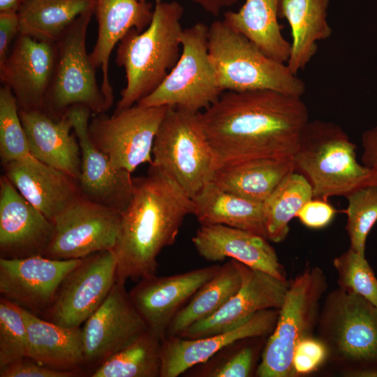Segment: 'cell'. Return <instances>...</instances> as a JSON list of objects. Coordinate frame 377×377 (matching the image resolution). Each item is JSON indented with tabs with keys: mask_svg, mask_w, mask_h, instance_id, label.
Returning a JSON list of instances; mask_svg holds the SVG:
<instances>
[{
	"mask_svg": "<svg viewBox=\"0 0 377 377\" xmlns=\"http://www.w3.org/2000/svg\"><path fill=\"white\" fill-rule=\"evenodd\" d=\"M198 114L217 168L293 157L309 121L301 98L272 90L226 91Z\"/></svg>",
	"mask_w": 377,
	"mask_h": 377,
	"instance_id": "6da1fadb",
	"label": "cell"
},
{
	"mask_svg": "<svg viewBox=\"0 0 377 377\" xmlns=\"http://www.w3.org/2000/svg\"><path fill=\"white\" fill-rule=\"evenodd\" d=\"M161 341L146 330L114 353L90 374L91 377H160Z\"/></svg>",
	"mask_w": 377,
	"mask_h": 377,
	"instance_id": "d6a6232c",
	"label": "cell"
},
{
	"mask_svg": "<svg viewBox=\"0 0 377 377\" xmlns=\"http://www.w3.org/2000/svg\"><path fill=\"white\" fill-rule=\"evenodd\" d=\"M3 168L19 193L51 221L81 195L75 178L31 155Z\"/></svg>",
	"mask_w": 377,
	"mask_h": 377,
	"instance_id": "603a6c76",
	"label": "cell"
},
{
	"mask_svg": "<svg viewBox=\"0 0 377 377\" xmlns=\"http://www.w3.org/2000/svg\"><path fill=\"white\" fill-rule=\"evenodd\" d=\"M241 284L242 274L237 262L231 259L176 314L165 337H178L191 325L213 315L237 292Z\"/></svg>",
	"mask_w": 377,
	"mask_h": 377,
	"instance_id": "1f68e13d",
	"label": "cell"
},
{
	"mask_svg": "<svg viewBox=\"0 0 377 377\" xmlns=\"http://www.w3.org/2000/svg\"><path fill=\"white\" fill-rule=\"evenodd\" d=\"M221 266L214 264L171 276L154 274L140 279L128 294L147 330L163 340L176 314Z\"/></svg>",
	"mask_w": 377,
	"mask_h": 377,
	"instance_id": "2e32d148",
	"label": "cell"
},
{
	"mask_svg": "<svg viewBox=\"0 0 377 377\" xmlns=\"http://www.w3.org/2000/svg\"><path fill=\"white\" fill-rule=\"evenodd\" d=\"M339 288L357 293L377 307V279L364 255L350 248L334 260Z\"/></svg>",
	"mask_w": 377,
	"mask_h": 377,
	"instance_id": "f35d334b",
	"label": "cell"
},
{
	"mask_svg": "<svg viewBox=\"0 0 377 377\" xmlns=\"http://www.w3.org/2000/svg\"><path fill=\"white\" fill-rule=\"evenodd\" d=\"M183 6L177 1L156 3L143 31L133 29L119 43L116 62L126 84L114 112L137 104L155 90L177 64L182 50Z\"/></svg>",
	"mask_w": 377,
	"mask_h": 377,
	"instance_id": "3957f363",
	"label": "cell"
},
{
	"mask_svg": "<svg viewBox=\"0 0 377 377\" xmlns=\"http://www.w3.org/2000/svg\"><path fill=\"white\" fill-rule=\"evenodd\" d=\"M193 212L192 199L154 165L147 175L134 178L133 193L121 212L112 249L116 281L126 283L156 274L158 254L174 244L185 217Z\"/></svg>",
	"mask_w": 377,
	"mask_h": 377,
	"instance_id": "7a4b0ae2",
	"label": "cell"
},
{
	"mask_svg": "<svg viewBox=\"0 0 377 377\" xmlns=\"http://www.w3.org/2000/svg\"><path fill=\"white\" fill-rule=\"evenodd\" d=\"M246 339L236 341L224 347L205 362L198 364L183 374L192 377H247L254 362V348Z\"/></svg>",
	"mask_w": 377,
	"mask_h": 377,
	"instance_id": "e575fe53",
	"label": "cell"
},
{
	"mask_svg": "<svg viewBox=\"0 0 377 377\" xmlns=\"http://www.w3.org/2000/svg\"><path fill=\"white\" fill-rule=\"evenodd\" d=\"M139 1L142 2H147L149 0H139ZM152 1H154L155 4L162 1V0H152Z\"/></svg>",
	"mask_w": 377,
	"mask_h": 377,
	"instance_id": "7dc6e473",
	"label": "cell"
},
{
	"mask_svg": "<svg viewBox=\"0 0 377 377\" xmlns=\"http://www.w3.org/2000/svg\"><path fill=\"white\" fill-rule=\"evenodd\" d=\"M327 357V348L320 339L311 337L303 339L297 345L293 355L294 374H306L313 371Z\"/></svg>",
	"mask_w": 377,
	"mask_h": 377,
	"instance_id": "ab89813d",
	"label": "cell"
},
{
	"mask_svg": "<svg viewBox=\"0 0 377 377\" xmlns=\"http://www.w3.org/2000/svg\"><path fill=\"white\" fill-rule=\"evenodd\" d=\"M209 27L198 22L183 30L180 57L161 84L137 104L169 106L198 113L224 92L208 48Z\"/></svg>",
	"mask_w": 377,
	"mask_h": 377,
	"instance_id": "ba28073f",
	"label": "cell"
},
{
	"mask_svg": "<svg viewBox=\"0 0 377 377\" xmlns=\"http://www.w3.org/2000/svg\"><path fill=\"white\" fill-rule=\"evenodd\" d=\"M208 48L223 91L272 90L297 98L305 93L304 82L286 63L266 55L223 20L209 27Z\"/></svg>",
	"mask_w": 377,
	"mask_h": 377,
	"instance_id": "8992f818",
	"label": "cell"
},
{
	"mask_svg": "<svg viewBox=\"0 0 377 377\" xmlns=\"http://www.w3.org/2000/svg\"><path fill=\"white\" fill-rule=\"evenodd\" d=\"M313 198L311 186L302 174L293 171L288 175L263 202L267 240L283 241L290 221Z\"/></svg>",
	"mask_w": 377,
	"mask_h": 377,
	"instance_id": "836d02e7",
	"label": "cell"
},
{
	"mask_svg": "<svg viewBox=\"0 0 377 377\" xmlns=\"http://www.w3.org/2000/svg\"><path fill=\"white\" fill-rule=\"evenodd\" d=\"M23 0H0V11L17 12Z\"/></svg>",
	"mask_w": 377,
	"mask_h": 377,
	"instance_id": "bcb514c9",
	"label": "cell"
},
{
	"mask_svg": "<svg viewBox=\"0 0 377 377\" xmlns=\"http://www.w3.org/2000/svg\"><path fill=\"white\" fill-rule=\"evenodd\" d=\"M121 212L80 195L52 221L53 234L43 256L80 259L112 250L118 237Z\"/></svg>",
	"mask_w": 377,
	"mask_h": 377,
	"instance_id": "7c38bea8",
	"label": "cell"
},
{
	"mask_svg": "<svg viewBox=\"0 0 377 377\" xmlns=\"http://www.w3.org/2000/svg\"><path fill=\"white\" fill-rule=\"evenodd\" d=\"M202 9L214 16H218L221 11L234 5L238 0H192Z\"/></svg>",
	"mask_w": 377,
	"mask_h": 377,
	"instance_id": "f6af8a7d",
	"label": "cell"
},
{
	"mask_svg": "<svg viewBox=\"0 0 377 377\" xmlns=\"http://www.w3.org/2000/svg\"><path fill=\"white\" fill-rule=\"evenodd\" d=\"M281 0H246L238 11L223 14V22L244 36L270 58L287 62L290 42L279 22Z\"/></svg>",
	"mask_w": 377,
	"mask_h": 377,
	"instance_id": "f546056e",
	"label": "cell"
},
{
	"mask_svg": "<svg viewBox=\"0 0 377 377\" xmlns=\"http://www.w3.org/2000/svg\"><path fill=\"white\" fill-rule=\"evenodd\" d=\"M237 262L242 274L237 292L213 315L178 337L193 339L220 334L240 326L260 311L281 307L288 288L286 281Z\"/></svg>",
	"mask_w": 377,
	"mask_h": 377,
	"instance_id": "e0dca14e",
	"label": "cell"
},
{
	"mask_svg": "<svg viewBox=\"0 0 377 377\" xmlns=\"http://www.w3.org/2000/svg\"><path fill=\"white\" fill-rule=\"evenodd\" d=\"M192 201L200 225H225L267 239L263 202L223 191L212 181Z\"/></svg>",
	"mask_w": 377,
	"mask_h": 377,
	"instance_id": "83f0119b",
	"label": "cell"
},
{
	"mask_svg": "<svg viewBox=\"0 0 377 377\" xmlns=\"http://www.w3.org/2000/svg\"><path fill=\"white\" fill-rule=\"evenodd\" d=\"M19 34L17 12L0 11V64L7 57L13 39Z\"/></svg>",
	"mask_w": 377,
	"mask_h": 377,
	"instance_id": "7bdbcfd3",
	"label": "cell"
},
{
	"mask_svg": "<svg viewBox=\"0 0 377 377\" xmlns=\"http://www.w3.org/2000/svg\"><path fill=\"white\" fill-rule=\"evenodd\" d=\"M31 155L17 101L10 88H0V157L3 166Z\"/></svg>",
	"mask_w": 377,
	"mask_h": 377,
	"instance_id": "d590c367",
	"label": "cell"
},
{
	"mask_svg": "<svg viewBox=\"0 0 377 377\" xmlns=\"http://www.w3.org/2000/svg\"><path fill=\"white\" fill-rule=\"evenodd\" d=\"M152 3L139 0H96L95 13L98 36L89 54L94 66L102 71L101 91L110 108L114 103L113 89L109 78V61L112 52L133 29L142 31L150 24Z\"/></svg>",
	"mask_w": 377,
	"mask_h": 377,
	"instance_id": "cb8c5ba5",
	"label": "cell"
},
{
	"mask_svg": "<svg viewBox=\"0 0 377 377\" xmlns=\"http://www.w3.org/2000/svg\"><path fill=\"white\" fill-rule=\"evenodd\" d=\"M27 356V330L21 306L0 298V369Z\"/></svg>",
	"mask_w": 377,
	"mask_h": 377,
	"instance_id": "74e56055",
	"label": "cell"
},
{
	"mask_svg": "<svg viewBox=\"0 0 377 377\" xmlns=\"http://www.w3.org/2000/svg\"><path fill=\"white\" fill-rule=\"evenodd\" d=\"M80 374L76 371L52 369L28 357L0 369V377H76Z\"/></svg>",
	"mask_w": 377,
	"mask_h": 377,
	"instance_id": "60d3db41",
	"label": "cell"
},
{
	"mask_svg": "<svg viewBox=\"0 0 377 377\" xmlns=\"http://www.w3.org/2000/svg\"><path fill=\"white\" fill-rule=\"evenodd\" d=\"M323 272L308 268L288 286L272 334L268 339L256 374L259 377L294 374L293 355L298 343L311 337L318 323L320 301L326 289Z\"/></svg>",
	"mask_w": 377,
	"mask_h": 377,
	"instance_id": "9c48e42d",
	"label": "cell"
},
{
	"mask_svg": "<svg viewBox=\"0 0 377 377\" xmlns=\"http://www.w3.org/2000/svg\"><path fill=\"white\" fill-rule=\"evenodd\" d=\"M19 113L31 155L77 181L80 148L68 112L58 119L40 110H19Z\"/></svg>",
	"mask_w": 377,
	"mask_h": 377,
	"instance_id": "d4e9b609",
	"label": "cell"
},
{
	"mask_svg": "<svg viewBox=\"0 0 377 377\" xmlns=\"http://www.w3.org/2000/svg\"><path fill=\"white\" fill-rule=\"evenodd\" d=\"M168 108L135 104L112 116L94 114L90 138L112 166L132 173L141 164H151L154 142Z\"/></svg>",
	"mask_w": 377,
	"mask_h": 377,
	"instance_id": "8fae6325",
	"label": "cell"
},
{
	"mask_svg": "<svg viewBox=\"0 0 377 377\" xmlns=\"http://www.w3.org/2000/svg\"><path fill=\"white\" fill-rule=\"evenodd\" d=\"M335 214V209L327 200L313 198L304 205L296 217L305 226L320 229L329 225Z\"/></svg>",
	"mask_w": 377,
	"mask_h": 377,
	"instance_id": "b9f144b4",
	"label": "cell"
},
{
	"mask_svg": "<svg viewBox=\"0 0 377 377\" xmlns=\"http://www.w3.org/2000/svg\"><path fill=\"white\" fill-rule=\"evenodd\" d=\"M355 150L337 124L323 120L306 123L293 161L295 171L311 184L313 198L346 197L360 188L377 185V172L360 164Z\"/></svg>",
	"mask_w": 377,
	"mask_h": 377,
	"instance_id": "277c9868",
	"label": "cell"
},
{
	"mask_svg": "<svg viewBox=\"0 0 377 377\" xmlns=\"http://www.w3.org/2000/svg\"><path fill=\"white\" fill-rule=\"evenodd\" d=\"M94 13L89 10L80 15L56 42L55 65L43 111L54 119L75 105L85 106L92 114L110 108L86 48L87 29Z\"/></svg>",
	"mask_w": 377,
	"mask_h": 377,
	"instance_id": "30bf717a",
	"label": "cell"
},
{
	"mask_svg": "<svg viewBox=\"0 0 377 377\" xmlns=\"http://www.w3.org/2000/svg\"><path fill=\"white\" fill-rule=\"evenodd\" d=\"M82 260H57L43 256L0 258L1 297L32 313L44 314L64 279Z\"/></svg>",
	"mask_w": 377,
	"mask_h": 377,
	"instance_id": "ac0fdd59",
	"label": "cell"
},
{
	"mask_svg": "<svg viewBox=\"0 0 377 377\" xmlns=\"http://www.w3.org/2000/svg\"><path fill=\"white\" fill-rule=\"evenodd\" d=\"M293 171V157L259 158L220 166L212 182L223 191L263 202Z\"/></svg>",
	"mask_w": 377,
	"mask_h": 377,
	"instance_id": "f1b7e54d",
	"label": "cell"
},
{
	"mask_svg": "<svg viewBox=\"0 0 377 377\" xmlns=\"http://www.w3.org/2000/svg\"><path fill=\"white\" fill-rule=\"evenodd\" d=\"M198 113L169 107L152 148L151 164L191 199L212 181L217 168Z\"/></svg>",
	"mask_w": 377,
	"mask_h": 377,
	"instance_id": "52a82bcc",
	"label": "cell"
},
{
	"mask_svg": "<svg viewBox=\"0 0 377 377\" xmlns=\"http://www.w3.org/2000/svg\"><path fill=\"white\" fill-rule=\"evenodd\" d=\"M54 226L3 174L0 178V258L43 256Z\"/></svg>",
	"mask_w": 377,
	"mask_h": 377,
	"instance_id": "ffe728a7",
	"label": "cell"
},
{
	"mask_svg": "<svg viewBox=\"0 0 377 377\" xmlns=\"http://www.w3.org/2000/svg\"><path fill=\"white\" fill-rule=\"evenodd\" d=\"M146 330L125 283L116 281L103 302L82 327L84 368L92 371Z\"/></svg>",
	"mask_w": 377,
	"mask_h": 377,
	"instance_id": "5bb4252c",
	"label": "cell"
},
{
	"mask_svg": "<svg viewBox=\"0 0 377 377\" xmlns=\"http://www.w3.org/2000/svg\"><path fill=\"white\" fill-rule=\"evenodd\" d=\"M278 316L275 309H266L240 326L220 334L193 339L165 337L161 341L160 377H177L236 341L267 335L273 331Z\"/></svg>",
	"mask_w": 377,
	"mask_h": 377,
	"instance_id": "44dd1931",
	"label": "cell"
},
{
	"mask_svg": "<svg viewBox=\"0 0 377 377\" xmlns=\"http://www.w3.org/2000/svg\"><path fill=\"white\" fill-rule=\"evenodd\" d=\"M96 0H23L18 10L19 34L56 43L82 14L95 10Z\"/></svg>",
	"mask_w": 377,
	"mask_h": 377,
	"instance_id": "4dcf8cb0",
	"label": "cell"
},
{
	"mask_svg": "<svg viewBox=\"0 0 377 377\" xmlns=\"http://www.w3.org/2000/svg\"><path fill=\"white\" fill-rule=\"evenodd\" d=\"M350 248L364 255L367 237L377 221V185L360 188L346 197Z\"/></svg>",
	"mask_w": 377,
	"mask_h": 377,
	"instance_id": "8d00e7d4",
	"label": "cell"
},
{
	"mask_svg": "<svg viewBox=\"0 0 377 377\" xmlns=\"http://www.w3.org/2000/svg\"><path fill=\"white\" fill-rule=\"evenodd\" d=\"M330 0H281L279 17L288 22L292 40L286 64L297 75L316 54L318 42L329 38L332 29L327 20Z\"/></svg>",
	"mask_w": 377,
	"mask_h": 377,
	"instance_id": "4316f807",
	"label": "cell"
},
{
	"mask_svg": "<svg viewBox=\"0 0 377 377\" xmlns=\"http://www.w3.org/2000/svg\"><path fill=\"white\" fill-rule=\"evenodd\" d=\"M318 324L327 357L346 376H377V307L339 288L327 295Z\"/></svg>",
	"mask_w": 377,
	"mask_h": 377,
	"instance_id": "5b68a950",
	"label": "cell"
},
{
	"mask_svg": "<svg viewBox=\"0 0 377 377\" xmlns=\"http://www.w3.org/2000/svg\"><path fill=\"white\" fill-rule=\"evenodd\" d=\"M192 241L199 255L208 261L230 258L286 281L274 249L262 236L221 224L201 225Z\"/></svg>",
	"mask_w": 377,
	"mask_h": 377,
	"instance_id": "7402d4cb",
	"label": "cell"
},
{
	"mask_svg": "<svg viewBox=\"0 0 377 377\" xmlns=\"http://www.w3.org/2000/svg\"><path fill=\"white\" fill-rule=\"evenodd\" d=\"M116 272L112 250L83 258L64 279L45 318L61 326L80 327L107 297L116 282Z\"/></svg>",
	"mask_w": 377,
	"mask_h": 377,
	"instance_id": "4fadbf2b",
	"label": "cell"
},
{
	"mask_svg": "<svg viewBox=\"0 0 377 377\" xmlns=\"http://www.w3.org/2000/svg\"><path fill=\"white\" fill-rule=\"evenodd\" d=\"M27 330V356L46 367L82 374L84 368L82 327H68L21 306Z\"/></svg>",
	"mask_w": 377,
	"mask_h": 377,
	"instance_id": "484cf974",
	"label": "cell"
},
{
	"mask_svg": "<svg viewBox=\"0 0 377 377\" xmlns=\"http://www.w3.org/2000/svg\"><path fill=\"white\" fill-rule=\"evenodd\" d=\"M361 140L363 147L361 156L362 164L377 172V126L364 132Z\"/></svg>",
	"mask_w": 377,
	"mask_h": 377,
	"instance_id": "ee69618b",
	"label": "cell"
},
{
	"mask_svg": "<svg viewBox=\"0 0 377 377\" xmlns=\"http://www.w3.org/2000/svg\"><path fill=\"white\" fill-rule=\"evenodd\" d=\"M78 140L81 164L77 184L80 193L90 200L122 212L134 190L131 173L112 166L108 156L91 141L89 123L91 111L75 105L67 111Z\"/></svg>",
	"mask_w": 377,
	"mask_h": 377,
	"instance_id": "9a60e30c",
	"label": "cell"
},
{
	"mask_svg": "<svg viewBox=\"0 0 377 377\" xmlns=\"http://www.w3.org/2000/svg\"><path fill=\"white\" fill-rule=\"evenodd\" d=\"M56 43L18 34L0 64V80L21 110L44 111L56 61Z\"/></svg>",
	"mask_w": 377,
	"mask_h": 377,
	"instance_id": "d6986e66",
	"label": "cell"
}]
</instances>
